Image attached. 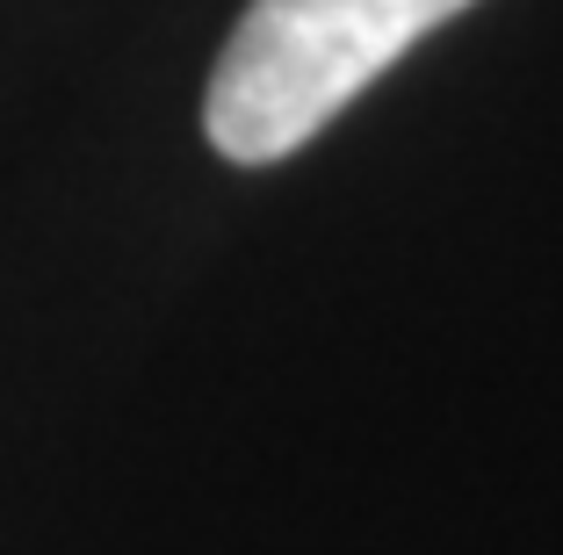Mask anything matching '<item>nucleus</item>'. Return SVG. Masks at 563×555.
Listing matches in <instances>:
<instances>
[{"label": "nucleus", "mask_w": 563, "mask_h": 555, "mask_svg": "<svg viewBox=\"0 0 563 555\" xmlns=\"http://www.w3.org/2000/svg\"><path fill=\"white\" fill-rule=\"evenodd\" d=\"M477 0H253L202 95V131L232 166L303 152L419 36Z\"/></svg>", "instance_id": "f257e3e1"}]
</instances>
